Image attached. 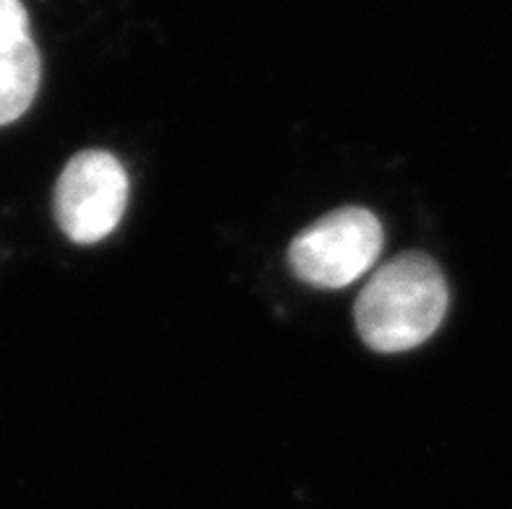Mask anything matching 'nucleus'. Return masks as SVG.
<instances>
[{
  "mask_svg": "<svg viewBox=\"0 0 512 509\" xmlns=\"http://www.w3.org/2000/svg\"><path fill=\"white\" fill-rule=\"evenodd\" d=\"M448 302V281L435 260L403 252L372 273L354 307V323L372 351L401 354L435 336Z\"/></svg>",
  "mask_w": 512,
  "mask_h": 509,
  "instance_id": "1",
  "label": "nucleus"
},
{
  "mask_svg": "<svg viewBox=\"0 0 512 509\" xmlns=\"http://www.w3.org/2000/svg\"><path fill=\"white\" fill-rule=\"evenodd\" d=\"M383 250V226L367 208L328 213L289 245V268L305 284L344 289L370 271Z\"/></svg>",
  "mask_w": 512,
  "mask_h": 509,
  "instance_id": "2",
  "label": "nucleus"
},
{
  "mask_svg": "<svg viewBox=\"0 0 512 509\" xmlns=\"http://www.w3.org/2000/svg\"><path fill=\"white\" fill-rule=\"evenodd\" d=\"M128 206V172L107 151H81L65 164L55 185V219L76 245L110 237Z\"/></svg>",
  "mask_w": 512,
  "mask_h": 509,
  "instance_id": "3",
  "label": "nucleus"
},
{
  "mask_svg": "<svg viewBox=\"0 0 512 509\" xmlns=\"http://www.w3.org/2000/svg\"><path fill=\"white\" fill-rule=\"evenodd\" d=\"M39 50L21 0H0V128L16 123L39 91Z\"/></svg>",
  "mask_w": 512,
  "mask_h": 509,
  "instance_id": "4",
  "label": "nucleus"
}]
</instances>
